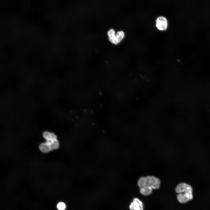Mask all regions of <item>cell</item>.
<instances>
[{
    "label": "cell",
    "instance_id": "1",
    "mask_svg": "<svg viewBox=\"0 0 210 210\" xmlns=\"http://www.w3.org/2000/svg\"><path fill=\"white\" fill-rule=\"evenodd\" d=\"M146 177L147 186L154 189L159 188L160 181L158 178L153 176H148Z\"/></svg>",
    "mask_w": 210,
    "mask_h": 210
},
{
    "label": "cell",
    "instance_id": "2",
    "mask_svg": "<svg viewBox=\"0 0 210 210\" xmlns=\"http://www.w3.org/2000/svg\"><path fill=\"white\" fill-rule=\"evenodd\" d=\"M177 198L181 203H186L192 199V192L188 191L178 193L177 195Z\"/></svg>",
    "mask_w": 210,
    "mask_h": 210
},
{
    "label": "cell",
    "instance_id": "3",
    "mask_svg": "<svg viewBox=\"0 0 210 210\" xmlns=\"http://www.w3.org/2000/svg\"><path fill=\"white\" fill-rule=\"evenodd\" d=\"M168 25L167 19L164 17H158L156 20V26L159 30L164 31L166 30Z\"/></svg>",
    "mask_w": 210,
    "mask_h": 210
},
{
    "label": "cell",
    "instance_id": "4",
    "mask_svg": "<svg viewBox=\"0 0 210 210\" xmlns=\"http://www.w3.org/2000/svg\"><path fill=\"white\" fill-rule=\"evenodd\" d=\"M176 191L178 193H181L186 192H192V187L189 184L184 183L179 184L176 188Z\"/></svg>",
    "mask_w": 210,
    "mask_h": 210
},
{
    "label": "cell",
    "instance_id": "5",
    "mask_svg": "<svg viewBox=\"0 0 210 210\" xmlns=\"http://www.w3.org/2000/svg\"><path fill=\"white\" fill-rule=\"evenodd\" d=\"M129 208L131 210H143L142 203L137 198L133 199Z\"/></svg>",
    "mask_w": 210,
    "mask_h": 210
},
{
    "label": "cell",
    "instance_id": "6",
    "mask_svg": "<svg viewBox=\"0 0 210 210\" xmlns=\"http://www.w3.org/2000/svg\"><path fill=\"white\" fill-rule=\"evenodd\" d=\"M115 32L113 29H111L108 32V39L113 44H117L118 43L116 35L115 34Z\"/></svg>",
    "mask_w": 210,
    "mask_h": 210
},
{
    "label": "cell",
    "instance_id": "7",
    "mask_svg": "<svg viewBox=\"0 0 210 210\" xmlns=\"http://www.w3.org/2000/svg\"><path fill=\"white\" fill-rule=\"evenodd\" d=\"M43 136L46 141H52L57 139V137L54 133L47 131L44 132Z\"/></svg>",
    "mask_w": 210,
    "mask_h": 210
},
{
    "label": "cell",
    "instance_id": "8",
    "mask_svg": "<svg viewBox=\"0 0 210 210\" xmlns=\"http://www.w3.org/2000/svg\"><path fill=\"white\" fill-rule=\"evenodd\" d=\"M39 148L41 152L44 153L52 150L50 144L47 141L41 144L39 146Z\"/></svg>",
    "mask_w": 210,
    "mask_h": 210
},
{
    "label": "cell",
    "instance_id": "9",
    "mask_svg": "<svg viewBox=\"0 0 210 210\" xmlns=\"http://www.w3.org/2000/svg\"><path fill=\"white\" fill-rule=\"evenodd\" d=\"M152 189L151 187L146 186L140 188V192L142 195L145 196H147L151 193Z\"/></svg>",
    "mask_w": 210,
    "mask_h": 210
},
{
    "label": "cell",
    "instance_id": "10",
    "mask_svg": "<svg viewBox=\"0 0 210 210\" xmlns=\"http://www.w3.org/2000/svg\"><path fill=\"white\" fill-rule=\"evenodd\" d=\"M137 184L140 188L147 186L146 177L142 176L140 177L138 180Z\"/></svg>",
    "mask_w": 210,
    "mask_h": 210
},
{
    "label": "cell",
    "instance_id": "11",
    "mask_svg": "<svg viewBox=\"0 0 210 210\" xmlns=\"http://www.w3.org/2000/svg\"><path fill=\"white\" fill-rule=\"evenodd\" d=\"M65 204L63 202H60L58 203L57 207L59 210H64L66 208Z\"/></svg>",
    "mask_w": 210,
    "mask_h": 210
}]
</instances>
